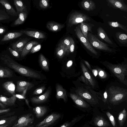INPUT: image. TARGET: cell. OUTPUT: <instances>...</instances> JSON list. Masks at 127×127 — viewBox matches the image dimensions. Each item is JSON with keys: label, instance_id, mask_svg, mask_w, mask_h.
Returning a JSON list of instances; mask_svg holds the SVG:
<instances>
[{"label": "cell", "instance_id": "19", "mask_svg": "<svg viewBox=\"0 0 127 127\" xmlns=\"http://www.w3.org/2000/svg\"><path fill=\"white\" fill-rule=\"evenodd\" d=\"M17 119L16 116L14 115L2 118L0 120V125H7L8 127H10L16 122Z\"/></svg>", "mask_w": 127, "mask_h": 127}, {"label": "cell", "instance_id": "23", "mask_svg": "<svg viewBox=\"0 0 127 127\" xmlns=\"http://www.w3.org/2000/svg\"><path fill=\"white\" fill-rule=\"evenodd\" d=\"M81 4L84 9L88 11H92L96 8L95 3L91 0H84L81 1Z\"/></svg>", "mask_w": 127, "mask_h": 127}, {"label": "cell", "instance_id": "21", "mask_svg": "<svg viewBox=\"0 0 127 127\" xmlns=\"http://www.w3.org/2000/svg\"><path fill=\"white\" fill-rule=\"evenodd\" d=\"M64 27V25L52 21L48 22L46 25V27L49 30L54 32L60 30Z\"/></svg>", "mask_w": 127, "mask_h": 127}, {"label": "cell", "instance_id": "60", "mask_svg": "<svg viewBox=\"0 0 127 127\" xmlns=\"http://www.w3.org/2000/svg\"><path fill=\"white\" fill-rule=\"evenodd\" d=\"M34 127V126L33 125H32L30 126H28V127Z\"/></svg>", "mask_w": 127, "mask_h": 127}, {"label": "cell", "instance_id": "28", "mask_svg": "<svg viewBox=\"0 0 127 127\" xmlns=\"http://www.w3.org/2000/svg\"><path fill=\"white\" fill-rule=\"evenodd\" d=\"M3 87L11 94L15 95V86L12 81H8L4 83L2 85Z\"/></svg>", "mask_w": 127, "mask_h": 127}, {"label": "cell", "instance_id": "22", "mask_svg": "<svg viewBox=\"0 0 127 127\" xmlns=\"http://www.w3.org/2000/svg\"><path fill=\"white\" fill-rule=\"evenodd\" d=\"M94 25L92 24L85 22L81 23L80 27L84 35L88 39V33L89 32H92V29Z\"/></svg>", "mask_w": 127, "mask_h": 127}, {"label": "cell", "instance_id": "40", "mask_svg": "<svg viewBox=\"0 0 127 127\" xmlns=\"http://www.w3.org/2000/svg\"><path fill=\"white\" fill-rule=\"evenodd\" d=\"M75 46V42L73 39L70 37V44L69 48V52L72 53L74 52Z\"/></svg>", "mask_w": 127, "mask_h": 127}, {"label": "cell", "instance_id": "31", "mask_svg": "<svg viewBox=\"0 0 127 127\" xmlns=\"http://www.w3.org/2000/svg\"><path fill=\"white\" fill-rule=\"evenodd\" d=\"M94 122L96 126L98 127H106L109 125L108 122L104 118L100 116L95 118Z\"/></svg>", "mask_w": 127, "mask_h": 127}, {"label": "cell", "instance_id": "11", "mask_svg": "<svg viewBox=\"0 0 127 127\" xmlns=\"http://www.w3.org/2000/svg\"><path fill=\"white\" fill-rule=\"evenodd\" d=\"M34 86L32 83L26 81H19L17 82L16 91L21 93L27 89L28 90H30Z\"/></svg>", "mask_w": 127, "mask_h": 127}, {"label": "cell", "instance_id": "16", "mask_svg": "<svg viewBox=\"0 0 127 127\" xmlns=\"http://www.w3.org/2000/svg\"><path fill=\"white\" fill-rule=\"evenodd\" d=\"M50 94V91L48 90L42 95L34 97L31 98V101L33 103L38 104L44 102L48 98Z\"/></svg>", "mask_w": 127, "mask_h": 127}, {"label": "cell", "instance_id": "35", "mask_svg": "<svg viewBox=\"0 0 127 127\" xmlns=\"http://www.w3.org/2000/svg\"><path fill=\"white\" fill-rule=\"evenodd\" d=\"M115 35L118 40L121 43L123 44L127 43V35L126 34L118 32L116 33Z\"/></svg>", "mask_w": 127, "mask_h": 127}, {"label": "cell", "instance_id": "3", "mask_svg": "<svg viewBox=\"0 0 127 127\" xmlns=\"http://www.w3.org/2000/svg\"><path fill=\"white\" fill-rule=\"evenodd\" d=\"M101 63L121 82L127 85L126 64H113L107 61L101 62Z\"/></svg>", "mask_w": 127, "mask_h": 127}, {"label": "cell", "instance_id": "12", "mask_svg": "<svg viewBox=\"0 0 127 127\" xmlns=\"http://www.w3.org/2000/svg\"><path fill=\"white\" fill-rule=\"evenodd\" d=\"M70 96L75 104L78 106L84 108H87L89 106L82 98L75 93H71Z\"/></svg>", "mask_w": 127, "mask_h": 127}, {"label": "cell", "instance_id": "57", "mask_svg": "<svg viewBox=\"0 0 127 127\" xmlns=\"http://www.w3.org/2000/svg\"><path fill=\"white\" fill-rule=\"evenodd\" d=\"M72 61H69L67 64V66L68 67H69L72 64Z\"/></svg>", "mask_w": 127, "mask_h": 127}, {"label": "cell", "instance_id": "46", "mask_svg": "<svg viewBox=\"0 0 127 127\" xmlns=\"http://www.w3.org/2000/svg\"><path fill=\"white\" fill-rule=\"evenodd\" d=\"M41 47V45L39 44L34 46L32 49L31 51V53H34L38 51L40 49Z\"/></svg>", "mask_w": 127, "mask_h": 127}, {"label": "cell", "instance_id": "10", "mask_svg": "<svg viewBox=\"0 0 127 127\" xmlns=\"http://www.w3.org/2000/svg\"><path fill=\"white\" fill-rule=\"evenodd\" d=\"M61 116V115L59 114L53 113L38 123L35 127H48L58 120Z\"/></svg>", "mask_w": 127, "mask_h": 127}, {"label": "cell", "instance_id": "7", "mask_svg": "<svg viewBox=\"0 0 127 127\" xmlns=\"http://www.w3.org/2000/svg\"><path fill=\"white\" fill-rule=\"evenodd\" d=\"M80 27L79 25H78L74 29L77 36L87 49L95 55H97V52L92 46L88 39L83 34Z\"/></svg>", "mask_w": 127, "mask_h": 127}, {"label": "cell", "instance_id": "51", "mask_svg": "<svg viewBox=\"0 0 127 127\" xmlns=\"http://www.w3.org/2000/svg\"><path fill=\"white\" fill-rule=\"evenodd\" d=\"M15 97L19 99H25V96L22 95L16 94L15 95Z\"/></svg>", "mask_w": 127, "mask_h": 127}, {"label": "cell", "instance_id": "26", "mask_svg": "<svg viewBox=\"0 0 127 127\" xmlns=\"http://www.w3.org/2000/svg\"><path fill=\"white\" fill-rule=\"evenodd\" d=\"M97 31V35L100 38L109 44H113L112 42L108 37L104 30L102 27H98Z\"/></svg>", "mask_w": 127, "mask_h": 127}, {"label": "cell", "instance_id": "41", "mask_svg": "<svg viewBox=\"0 0 127 127\" xmlns=\"http://www.w3.org/2000/svg\"><path fill=\"white\" fill-rule=\"evenodd\" d=\"M9 17L4 11L0 10V21L9 18Z\"/></svg>", "mask_w": 127, "mask_h": 127}, {"label": "cell", "instance_id": "8", "mask_svg": "<svg viewBox=\"0 0 127 127\" xmlns=\"http://www.w3.org/2000/svg\"><path fill=\"white\" fill-rule=\"evenodd\" d=\"M34 121L33 116L32 114L28 113L22 116L12 127H27L31 126Z\"/></svg>", "mask_w": 127, "mask_h": 127}, {"label": "cell", "instance_id": "58", "mask_svg": "<svg viewBox=\"0 0 127 127\" xmlns=\"http://www.w3.org/2000/svg\"><path fill=\"white\" fill-rule=\"evenodd\" d=\"M26 102L27 104L28 105V106L30 107V106H29V102H28V101L27 99H26Z\"/></svg>", "mask_w": 127, "mask_h": 127}, {"label": "cell", "instance_id": "32", "mask_svg": "<svg viewBox=\"0 0 127 127\" xmlns=\"http://www.w3.org/2000/svg\"><path fill=\"white\" fill-rule=\"evenodd\" d=\"M39 61L40 65L42 68L46 71L49 70V67L48 61L42 54H40L39 56Z\"/></svg>", "mask_w": 127, "mask_h": 127}, {"label": "cell", "instance_id": "50", "mask_svg": "<svg viewBox=\"0 0 127 127\" xmlns=\"http://www.w3.org/2000/svg\"><path fill=\"white\" fill-rule=\"evenodd\" d=\"M71 122H66L64 124L60 127H70L71 125Z\"/></svg>", "mask_w": 127, "mask_h": 127}, {"label": "cell", "instance_id": "43", "mask_svg": "<svg viewBox=\"0 0 127 127\" xmlns=\"http://www.w3.org/2000/svg\"><path fill=\"white\" fill-rule=\"evenodd\" d=\"M45 87L44 86L38 88L36 89L33 92V95H37L41 93L44 90Z\"/></svg>", "mask_w": 127, "mask_h": 127}, {"label": "cell", "instance_id": "27", "mask_svg": "<svg viewBox=\"0 0 127 127\" xmlns=\"http://www.w3.org/2000/svg\"><path fill=\"white\" fill-rule=\"evenodd\" d=\"M23 34V33L20 32L8 33L4 35L1 41H4L15 39L21 36Z\"/></svg>", "mask_w": 127, "mask_h": 127}, {"label": "cell", "instance_id": "5", "mask_svg": "<svg viewBox=\"0 0 127 127\" xmlns=\"http://www.w3.org/2000/svg\"><path fill=\"white\" fill-rule=\"evenodd\" d=\"M88 40L93 47L109 53L114 52L113 49L108 45L100 41L95 35L89 32L88 33Z\"/></svg>", "mask_w": 127, "mask_h": 127}, {"label": "cell", "instance_id": "53", "mask_svg": "<svg viewBox=\"0 0 127 127\" xmlns=\"http://www.w3.org/2000/svg\"><path fill=\"white\" fill-rule=\"evenodd\" d=\"M5 30L3 27L0 26V34H3L5 32Z\"/></svg>", "mask_w": 127, "mask_h": 127}, {"label": "cell", "instance_id": "24", "mask_svg": "<svg viewBox=\"0 0 127 127\" xmlns=\"http://www.w3.org/2000/svg\"><path fill=\"white\" fill-rule=\"evenodd\" d=\"M38 42L35 41H32L27 43L25 45L21 52V56L23 57L26 55L34 46L38 44Z\"/></svg>", "mask_w": 127, "mask_h": 127}, {"label": "cell", "instance_id": "4", "mask_svg": "<svg viewBox=\"0 0 127 127\" xmlns=\"http://www.w3.org/2000/svg\"><path fill=\"white\" fill-rule=\"evenodd\" d=\"M107 89V101L113 104H116L127 99V90L119 87L112 86Z\"/></svg>", "mask_w": 127, "mask_h": 127}, {"label": "cell", "instance_id": "44", "mask_svg": "<svg viewBox=\"0 0 127 127\" xmlns=\"http://www.w3.org/2000/svg\"><path fill=\"white\" fill-rule=\"evenodd\" d=\"M78 79L80 81H81L84 83L91 87L90 85L89 82L82 74L79 77Z\"/></svg>", "mask_w": 127, "mask_h": 127}, {"label": "cell", "instance_id": "15", "mask_svg": "<svg viewBox=\"0 0 127 127\" xmlns=\"http://www.w3.org/2000/svg\"><path fill=\"white\" fill-rule=\"evenodd\" d=\"M56 97L57 99L62 98L65 102L67 101V98L66 92L64 89L60 85L57 84L56 85Z\"/></svg>", "mask_w": 127, "mask_h": 127}, {"label": "cell", "instance_id": "48", "mask_svg": "<svg viewBox=\"0 0 127 127\" xmlns=\"http://www.w3.org/2000/svg\"><path fill=\"white\" fill-rule=\"evenodd\" d=\"M10 110V108L0 109V115L4 114L9 112Z\"/></svg>", "mask_w": 127, "mask_h": 127}, {"label": "cell", "instance_id": "14", "mask_svg": "<svg viewBox=\"0 0 127 127\" xmlns=\"http://www.w3.org/2000/svg\"><path fill=\"white\" fill-rule=\"evenodd\" d=\"M107 1L114 7L121 10L127 12V5L123 1L121 0H108Z\"/></svg>", "mask_w": 127, "mask_h": 127}, {"label": "cell", "instance_id": "55", "mask_svg": "<svg viewBox=\"0 0 127 127\" xmlns=\"http://www.w3.org/2000/svg\"><path fill=\"white\" fill-rule=\"evenodd\" d=\"M91 71H92L93 74L95 77H96L98 74V71L96 69H92Z\"/></svg>", "mask_w": 127, "mask_h": 127}, {"label": "cell", "instance_id": "17", "mask_svg": "<svg viewBox=\"0 0 127 127\" xmlns=\"http://www.w3.org/2000/svg\"><path fill=\"white\" fill-rule=\"evenodd\" d=\"M0 3L6 8L8 14L13 16H18L17 12L7 0H0Z\"/></svg>", "mask_w": 127, "mask_h": 127}, {"label": "cell", "instance_id": "33", "mask_svg": "<svg viewBox=\"0 0 127 127\" xmlns=\"http://www.w3.org/2000/svg\"><path fill=\"white\" fill-rule=\"evenodd\" d=\"M56 54L57 56L59 58H62L67 54L66 49L61 43L59 44L56 49Z\"/></svg>", "mask_w": 127, "mask_h": 127}, {"label": "cell", "instance_id": "18", "mask_svg": "<svg viewBox=\"0 0 127 127\" xmlns=\"http://www.w3.org/2000/svg\"><path fill=\"white\" fill-rule=\"evenodd\" d=\"M16 99L15 95L9 98L3 96L2 95L0 96V102L5 106H11L14 105H15Z\"/></svg>", "mask_w": 127, "mask_h": 127}, {"label": "cell", "instance_id": "39", "mask_svg": "<svg viewBox=\"0 0 127 127\" xmlns=\"http://www.w3.org/2000/svg\"><path fill=\"white\" fill-rule=\"evenodd\" d=\"M39 6L41 8L45 9L49 6L48 0H40L39 3Z\"/></svg>", "mask_w": 127, "mask_h": 127}, {"label": "cell", "instance_id": "52", "mask_svg": "<svg viewBox=\"0 0 127 127\" xmlns=\"http://www.w3.org/2000/svg\"><path fill=\"white\" fill-rule=\"evenodd\" d=\"M83 61H84V63L86 64L87 66L88 67V69H89L91 71L92 69L91 67L88 62L84 60H83Z\"/></svg>", "mask_w": 127, "mask_h": 127}, {"label": "cell", "instance_id": "13", "mask_svg": "<svg viewBox=\"0 0 127 127\" xmlns=\"http://www.w3.org/2000/svg\"><path fill=\"white\" fill-rule=\"evenodd\" d=\"M29 39L27 38L19 40L11 45L12 48L18 53L21 52L22 50Z\"/></svg>", "mask_w": 127, "mask_h": 127}, {"label": "cell", "instance_id": "6", "mask_svg": "<svg viewBox=\"0 0 127 127\" xmlns=\"http://www.w3.org/2000/svg\"><path fill=\"white\" fill-rule=\"evenodd\" d=\"M90 21V18L87 15L80 12L75 11L70 15L68 25V26L71 27L73 25Z\"/></svg>", "mask_w": 127, "mask_h": 127}, {"label": "cell", "instance_id": "30", "mask_svg": "<svg viewBox=\"0 0 127 127\" xmlns=\"http://www.w3.org/2000/svg\"><path fill=\"white\" fill-rule=\"evenodd\" d=\"M27 11H24L20 12L18 15V18L14 22V25H17L22 24L25 21L27 17Z\"/></svg>", "mask_w": 127, "mask_h": 127}, {"label": "cell", "instance_id": "56", "mask_svg": "<svg viewBox=\"0 0 127 127\" xmlns=\"http://www.w3.org/2000/svg\"><path fill=\"white\" fill-rule=\"evenodd\" d=\"M6 107L5 106L0 102V109H5Z\"/></svg>", "mask_w": 127, "mask_h": 127}, {"label": "cell", "instance_id": "29", "mask_svg": "<svg viewBox=\"0 0 127 127\" xmlns=\"http://www.w3.org/2000/svg\"><path fill=\"white\" fill-rule=\"evenodd\" d=\"M14 4L17 10L18 15L21 12L27 11L26 6L22 1L14 0Z\"/></svg>", "mask_w": 127, "mask_h": 127}, {"label": "cell", "instance_id": "37", "mask_svg": "<svg viewBox=\"0 0 127 127\" xmlns=\"http://www.w3.org/2000/svg\"><path fill=\"white\" fill-rule=\"evenodd\" d=\"M109 25L110 26L113 27H118L127 32V28L126 26L118 23L117 22L109 21L108 22Z\"/></svg>", "mask_w": 127, "mask_h": 127}, {"label": "cell", "instance_id": "54", "mask_svg": "<svg viewBox=\"0 0 127 127\" xmlns=\"http://www.w3.org/2000/svg\"><path fill=\"white\" fill-rule=\"evenodd\" d=\"M98 74L99 75L100 77H102L105 74V73L102 70H100L99 71Z\"/></svg>", "mask_w": 127, "mask_h": 127}, {"label": "cell", "instance_id": "2", "mask_svg": "<svg viewBox=\"0 0 127 127\" xmlns=\"http://www.w3.org/2000/svg\"><path fill=\"white\" fill-rule=\"evenodd\" d=\"M1 59L5 64L20 75L35 78H41L37 72L19 64L7 55H2Z\"/></svg>", "mask_w": 127, "mask_h": 127}, {"label": "cell", "instance_id": "34", "mask_svg": "<svg viewBox=\"0 0 127 127\" xmlns=\"http://www.w3.org/2000/svg\"><path fill=\"white\" fill-rule=\"evenodd\" d=\"M13 76L12 72L6 68H0V78L11 77Z\"/></svg>", "mask_w": 127, "mask_h": 127}, {"label": "cell", "instance_id": "1", "mask_svg": "<svg viewBox=\"0 0 127 127\" xmlns=\"http://www.w3.org/2000/svg\"><path fill=\"white\" fill-rule=\"evenodd\" d=\"M77 86L75 91V93L90 103L96 104L98 100H102L101 93L95 92L91 87L77 80Z\"/></svg>", "mask_w": 127, "mask_h": 127}, {"label": "cell", "instance_id": "42", "mask_svg": "<svg viewBox=\"0 0 127 127\" xmlns=\"http://www.w3.org/2000/svg\"><path fill=\"white\" fill-rule=\"evenodd\" d=\"M106 114L113 126L114 127H115L116 122L113 116L108 112H107Z\"/></svg>", "mask_w": 127, "mask_h": 127}, {"label": "cell", "instance_id": "20", "mask_svg": "<svg viewBox=\"0 0 127 127\" xmlns=\"http://www.w3.org/2000/svg\"><path fill=\"white\" fill-rule=\"evenodd\" d=\"M20 32L29 36L37 39H43L45 37V35L44 34L40 32L35 31H20Z\"/></svg>", "mask_w": 127, "mask_h": 127}, {"label": "cell", "instance_id": "45", "mask_svg": "<svg viewBox=\"0 0 127 127\" xmlns=\"http://www.w3.org/2000/svg\"><path fill=\"white\" fill-rule=\"evenodd\" d=\"M102 94V100L104 102L107 101L108 95L107 89H106Z\"/></svg>", "mask_w": 127, "mask_h": 127}, {"label": "cell", "instance_id": "9", "mask_svg": "<svg viewBox=\"0 0 127 127\" xmlns=\"http://www.w3.org/2000/svg\"><path fill=\"white\" fill-rule=\"evenodd\" d=\"M80 63L82 74L89 82L91 87L93 89L97 88V83L88 69L85 66L83 61H81Z\"/></svg>", "mask_w": 127, "mask_h": 127}, {"label": "cell", "instance_id": "38", "mask_svg": "<svg viewBox=\"0 0 127 127\" xmlns=\"http://www.w3.org/2000/svg\"><path fill=\"white\" fill-rule=\"evenodd\" d=\"M64 46L66 50L67 54H68L69 53V48L70 44V37H67L64 39L61 42Z\"/></svg>", "mask_w": 127, "mask_h": 127}, {"label": "cell", "instance_id": "47", "mask_svg": "<svg viewBox=\"0 0 127 127\" xmlns=\"http://www.w3.org/2000/svg\"><path fill=\"white\" fill-rule=\"evenodd\" d=\"M8 50L11 54L17 58L19 57V56L18 53L16 51L13 50L11 48H9Z\"/></svg>", "mask_w": 127, "mask_h": 127}, {"label": "cell", "instance_id": "25", "mask_svg": "<svg viewBox=\"0 0 127 127\" xmlns=\"http://www.w3.org/2000/svg\"><path fill=\"white\" fill-rule=\"evenodd\" d=\"M33 111L36 117L38 118H40L46 114L47 112V109L45 106H38L34 109Z\"/></svg>", "mask_w": 127, "mask_h": 127}, {"label": "cell", "instance_id": "36", "mask_svg": "<svg viewBox=\"0 0 127 127\" xmlns=\"http://www.w3.org/2000/svg\"><path fill=\"white\" fill-rule=\"evenodd\" d=\"M127 113L125 109H124L123 111L119 114L118 120L120 127H122L124 125L126 119Z\"/></svg>", "mask_w": 127, "mask_h": 127}, {"label": "cell", "instance_id": "59", "mask_svg": "<svg viewBox=\"0 0 127 127\" xmlns=\"http://www.w3.org/2000/svg\"><path fill=\"white\" fill-rule=\"evenodd\" d=\"M0 127H8V126L6 125H0Z\"/></svg>", "mask_w": 127, "mask_h": 127}, {"label": "cell", "instance_id": "49", "mask_svg": "<svg viewBox=\"0 0 127 127\" xmlns=\"http://www.w3.org/2000/svg\"><path fill=\"white\" fill-rule=\"evenodd\" d=\"M6 113L4 114V115L1 116L0 117V118H3L9 117L11 116V115H14L15 113V112H11L9 113Z\"/></svg>", "mask_w": 127, "mask_h": 127}]
</instances>
